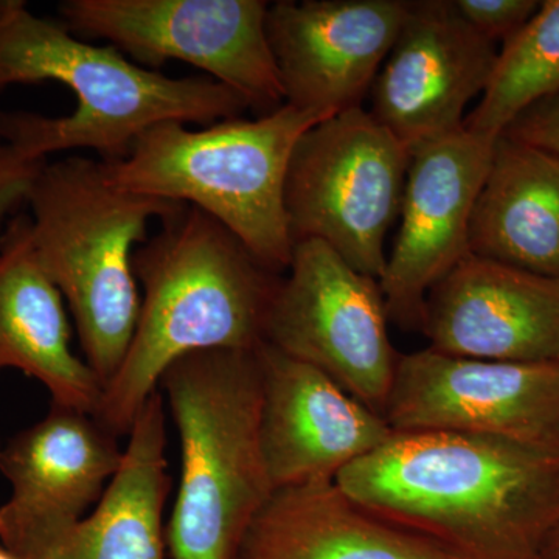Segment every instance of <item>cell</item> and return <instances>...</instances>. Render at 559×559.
Returning <instances> with one entry per match:
<instances>
[{
    "label": "cell",
    "instance_id": "obj_1",
    "mask_svg": "<svg viewBox=\"0 0 559 559\" xmlns=\"http://www.w3.org/2000/svg\"><path fill=\"white\" fill-rule=\"evenodd\" d=\"M337 485L466 559H536L559 521V455L468 433L395 432Z\"/></svg>",
    "mask_w": 559,
    "mask_h": 559
},
{
    "label": "cell",
    "instance_id": "obj_2",
    "mask_svg": "<svg viewBox=\"0 0 559 559\" xmlns=\"http://www.w3.org/2000/svg\"><path fill=\"white\" fill-rule=\"evenodd\" d=\"M132 267L142 288L138 325L94 414L119 437L130 433L175 360L263 345L282 282L223 224L190 205L160 219V230L135 249Z\"/></svg>",
    "mask_w": 559,
    "mask_h": 559
},
{
    "label": "cell",
    "instance_id": "obj_3",
    "mask_svg": "<svg viewBox=\"0 0 559 559\" xmlns=\"http://www.w3.org/2000/svg\"><path fill=\"white\" fill-rule=\"evenodd\" d=\"M57 81L75 94L69 116L0 110V139L33 159L92 150L102 162L130 154L160 123L213 124L241 117L248 103L207 75L171 79L119 49L76 38L60 20L36 16L24 0H0V92Z\"/></svg>",
    "mask_w": 559,
    "mask_h": 559
},
{
    "label": "cell",
    "instance_id": "obj_4",
    "mask_svg": "<svg viewBox=\"0 0 559 559\" xmlns=\"http://www.w3.org/2000/svg\"><path fill=\"white\" fill-rule=\"evenodd\" d=\"M27 207L36 257L69 305L84 360L105 389L138 325L135 246L146 241L151 221L182 204L117 189L102 160L70 156L44 165Z\"/></svg>",
    "mask_w": 559,
    "mask_h": 559
},
{
    "label": "cell",
    "instance_id": "obj_5",
    "mask_svg": "<svg viewBox=\"0 0 559 559\" xmlns=\"http://www.w3.org/2000/svg\"><path fill=\"white\" fill-rule=\"evenodd\" d=\"M180 441L167 546L173 559H235L272 487L260 444L257 349H210L164 371L159 389Z\"/></svg>",
    "mask_w": 559,
    "mask_h": 559
},
{
    "label": "cell",
    "instance_id": "obj_6",
    "mask_svg": "<svg viewBox=\"0 0 559 559\" xmlns=\"http://www.w3.org/2000/svg\"><path fill=\"white\" fill-rule=\"evenodd\" d=\"M322 120L285 103L204 130L167 121L143 132L124 159L102 162L103 171L117 189L202 210L280 274L294 250L285 207L290 156Z\"/></svg>",
    "mask_w": 559,
    "mask_h": 559
},
{
    "label": "cell",
    "instance_id": "obj_7",
    "mask_svg": "<svg viewBox=\"0 0 559 559\" xmlns=\"http://www.w3.org/2000/svg\"><path fill=\"white\" fill-rule=\"evenodd\" d=\"M409 164L411 150L362 106L319 121L297 142L286 176L294 245L325 242L353 270L380 282Z\"/></svg>",
    "mask_w": 559,
    "mask_h": 559
},
{
    "label": "cell",
    "instance_id": "obj_8",
    "mask_svg": "<svg viewBox=\"0 0 559 559\" xmlns=\"http://www.w3.org/2000/svg\"><path fill=\"white\" fill-rule=\"evenodd\" d=\"M266 0H64L60 21L143 68L182 61L240 94L261 116L285 105L267 39Z\"/></svg>",
    "mask_w": 559,
    "mask_h": 559
},
{
    "label": "cell",
    "instance_id": "obj_9",
    "mask_svg": "<svg viewBox=\"0 0 559 559\" xmlns=\"http://www.w3.org/2000/svg\"><path fill=\"white\" fill-rule=\"evenodd\" d=\"M286 271L264 344L322 370L382 415L400 356L390 342L380 282L318 240L296 242Z\"/></svg>",
    "mask_w": 559,
    "mask_h": 559
},
{
    "label": "cell",
    "instance_id": "obj_10",
    "mask_svg": "<svg viewBox=\"0 0 559 559\" xmlns=\"http://www.w3.org/2000/svg\"><path fill=\"white\" fill-rule=\"evenodd\" d=\"M382 417L395 432L468 433L559 455V364L409 353Z\"/></svg>",
    "mask_w": 559,
    "mask_h": 559
},
{
    "label": "cell",
    "instance_id": "obj_11",
    "mask_svg": "<svg viewBox=\"0 0 559 559\" xmlns=\"http://www.w3.org/2000/svg\"><path fill=\"white\" fill-rule=\"evenodd\" d=\"M90 412L51 403L49 414L0 448L11 485L0 543L22 559H47L98 503L123 450Z\"/></svg>",
    "mask_w": 559,
    "mask_h": 559
},
{
    "label": "cell",
    "instance_id": "obj_12",
    "mask_svg": "<svg viewBox=\"0 0 559 559\" xmlns=\"http://www.w3.org/2000/svg\"><path fill=\"white\" fill-rule=\"evenodd\" d=\"M498 138L460 128L411 151L400 231L380 280L389 319L421 330L433 285L469 255L474 202Z\"/></svg>",
    "mask_w": 559,
    "mask_h": 559
},
{
    "label": "cell",
    "instance_id": "obj_13",
    "mask_svg": "<svg viewBox=\"0 0 559 559\" xmlns=\"http://www.w3.org/2000/svg\"><path fill=\"white\" fill-rule=\"evenodd\" d=\"M409 11L406 0H278L266 31L286 105L330 119L360 108Z\"/></svg>",
    "mask_w": 559,
    "mask_h": 559
},
{
    "label": "cell",
    "instance_id": "obj_14",
    "mask_svg": "<svg viewBox=\"0 0 559 559\" xmlns=\"http://www.w3.org/2000/svg\"><path fill=\"white\" fill-rule=\"evenodd\" d=\"M498 55V44L469 27L452 0L409 2L371 86L370 114L411 151L450 135L487 90Z\"/></svg>",
    "mask_w": 559,
    "mask_h": 559
},
{
    "label": "cell",
    "instance_id": "obj_15",
    "mask_svg": "<svg viewBox=\"0 0 559 559\" xmlns=\"http://www.w3.org/2000/svg\"><path fill=\"white\" fill-rule=\"evenodd\" d=\"M260 366V444L274 489L336 480L395 430L329 374L270 344Z\"/></svg>",
    "mask_w": 559,
    "mask_h": 559
},
{
    "label": "cell",
    "instance_id": "obj_16",
    "mask_svg": "<svg viewBox=\"0 0 559 559\" xmlns=\"http://www.w3.org/2000/svg\"><path fill=\"white\" fill-rule=\"evenodd\" d=\"M421 331L444 355L559 364V277L469 253L429 290Z\"/></svg>",
    "mask_w": 559,
    "mask_h": 559
},
{
    "label": "cell",
    "instance_id": "obj_17",
    "mask_svg": "<svg viewBox=\"0 0 559 559\" xmlns=\"http://www.w3.org/2000/svg\"><path fill=\"white\" fill-rule=\"evenodd\" d=\"M16 369L49 390L51 403L94 415L103 384L70 348L64 297L40 266L32 219L20 213L0 238V370Z\"/></svg>",
    "mask_w": 559,
    "mask_h": 559
},
{
    "label": "cell",
    "instance_id": "obj_18",
    "mask_svg": "<svg viewBox=\"0 0 559 559\" xmlns=\"http://www.w3.org/2000/svg\"><path fill=\"white\" fill-rule=\"evenodd\" d=\"M235 559L466 558L378 516L336 480H323L274 489Z\"/></svg>",
    "mask_w": 559,
    "mask_h": 559
},
{
    "label": "cell",
    "instance_id": "obj_19",
    "mask_svg": "<svg viewBox=\"0 0 559 559\" xmlns=\"http://www.w3.org/2000/svg\"><path fill=\"white\" fill-rule=\"evenodd\" d=\"M469 252L559 277V157L496 139L471 215Z\"/></svg>",
    "mask_w": 559,
    "mask_h": 559
},
{
    "label": "cell",
    "instance_id": "obj_20",
    "mask_svg": "<svg viewBox=\"0 0 559 559\" xmlns=\"http://www.w3.org/2000/svg\"><path fill=\"white\" fill-rule=\"evenodd\" d=\"M165 418L157 389L135 417L119 469L97 507L47 559H165L164 509L171 489Z\"/></svg>",
    "mask_w": 559,
    "mask_h": 559
},
{
    "label": "cell",
    "instance_id": "obj_21",
    "mask_svg": "<svg viewBox=\"0 0 559 559\" xmlns=\"http://www.w3.org/2000/svg\"><path fill=\"white\" fill-rule=\"evenodd\" d=\"M559 91V0H543L535 16L502 44L479 105L463 121L499 138L511 121Z\"/></svg>",
    "mask_w": 559,
    "mask_h": 559
},
{
    "label": "cell",
    "instance_id": "obj_22",
    "mask_svg": "<svg viewBox=\"0 0 559 559\" xmlns=\"http://www.w3.org/2000/svg\"><path fill=\"white\" fill-rule=\"evenodd\" d=\"M462 20L484 38L509 40L538 11V0H452Z\"/></svg>",
    "mask_w": 559,
    "mask_h": 559
},
{
    "label": "cell",
    "instance_id": "obj_23",
    "mask_svg": "<svg viewBox=\"0 0 559 559\" xmlns=\"http://www.w3.org/2000/svg\"><path fill=\"white\" fill-rule=\"evenodd\" d=\"M47 160L33 159L0 139V238L14 216L27 207L33 186Z\"/></svg>",
    "mask_w": 559,
    "mask_h": 559
},
{
    "label": "cell",
    "instance_id": "obj_24",
    "mask_svg": "<svg viewBox=\"0 0 559 559\" xmlns=\"http://www.w3.org/2000/svg\"><path fill=\"white\" fill-rule=\"evenodd\" d=\"M500 135L559 157V91L525 109Z\"/></svg>",
    "mask_w": 559,
    "mask_h": 559
},
{
    "label": "cell",
    "instance_id": "obj_25",
    "mask_svg": "<svg viewBox=\"0 0 559 559\" xmlns=\"http://www.w3.org/2000/svg\"><path fill=\"white\" fill-rule=\"evenodd\" d=\"M536 559H559V521L540 543Z\"/></svg>",
    "mask_w": 559,
    "mask_h": 559
},
{
    "label": "cell",
    "instance_id": "obj_26",
    "mask_svg": "<svg viewBox=\"0 0 559 559\" xmlns=\"http://www.w3.org/2000/svg\"><path fill=\"white\" fill-rule=\"evenodd\" d=\"M0 559H22V558L14 557V555L10 554L9 550L3 549V547H0Z\"/></svg>",
    "mask_w": 559,
    "mask_h": 559
},
{
    "label": "cell",
    "instance_id": "obj_27",
    "mask_svg": "<svg viewBox=\"0 0 559 559\" xmlns=\"http://www.w3.org/2000/svg\"><path fill=\"white\" fill-rule=\"evenodd\" d=\"M0 448H2V444H0Z\"/></svg>",
    "mask_w": 559,
    "mask_h": 559
}]
</instances>
